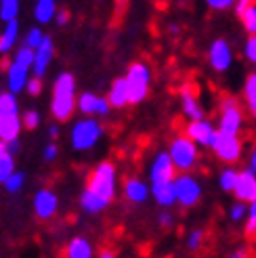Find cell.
Here are the masks:
<instances>
[{
	"mask_svg": "<svg viewBox=\"0 0 256 258\" xmlns=\"http://www.w3.org/2000/svg\"><path fill=\"white\" fill-rule=\"evenodd\" d=\"M158 225L162 229H172L174 227V216L168 212V208H164V212L158 216Z\"/></svg>",
	"mask_w": 256,
	"mask_h": 258,
	"instance_id": "60d3db41",
	"label": "cell"
},
{
	"mask_svg": "<svg viewBox=\"0 0 256 258\" xmlns=\"http://www.w3.org/2000/svg\"><path fill=\"white\" fill-rule=\"evenodd\" d=\"M80 206H82V210L88 212V214H99V212H103L107 206L101 202L99 198H95L93 193H88L86 189L82 191V196H80Z\"/></svg>",
	"mask_w": 256,
	"mask_h": 258,
	"instance_id": "484cf974",
	"label": "cell"
},
{
	"mask_svg": "<svg viewBox=\"0 0 256 258\" xmlns=\"http://www.w3.org/2000/svg\"><path fill=\"white\" fill-rule=\"evenodd\" d=\"M42 38H44V34L38 30V28H32L30 32H28V36H25V46H30V48H36L38 44L42 42Z\"/></svg>",
	"mask_w": 256,
	"mask_h": 258,
	"instance_id": "74e56055",
	"label": "cell"
},
{
	"mask_svg": "<svg viewBox=\"0 0 256 258\" xmlns=\"http://www.w3.org/2000/svg\"><path fill=\"white\" fill-rule=\"evenodd\" d=\"M48 135L53 137V139H55V137H59V128H57L55 124H53V126H48Z\"/></svg>",
	"mask_w": 256,
	"mask_h": 258,
	"instance_id": "c3c4849f",
	"label": "cell"
},
{
	"mask_svg": "<svg viewBox=\"0 0 256 258\" xmlns=\"http://www.w3.org/2000/svg\"><path fill=\"white\" fill-rule=\"evenodd\" d=\"M244 105L248 113L256 120V72L248 74L244 80Z\"/></svg>",
	"mask_w": 256,
	"mask_h": 258,
	"instance_id": "cb8c5ba5",
	"label": "cell"
},
{
	"mask_svg": "<svg viewBox=\"0 0 256 258\" xmlns=\"http://www.w3.org/2000/svg\"><path fill=\"white\" fill-rule=\"evenodd\" d=\"M246 113L241 109L235 97H223L219 105V118H216V131L227 135H239L244 131Z\"/></svg>",
	"mask_w": 256,
	"mask_h": 258,
	"instance_id": "5b68a950",
	"label": "cell"
},
{
	"mask_svg": "<svg viewBox=\"0 0 256 258\" xmlns=\"http://www.w3.org/2000/svg\"><path fill=\"white\" fill-rule=\"evenodd\" d=\"M210 149L214 153V158L225 166H235L241 160V156H244V143H241L239 135L216 133Z\"/></svg>",
	"mask_w": 256,
	"mask_h": 258,
	"instance_id": "ba28073f",
	"label": "cell"
},
{
	"mask_svg": "<svg viewBox=\"0 0 256 258\" xmlns=\"http://www.w3.org/2000/svg\"><path fill=\"white\" fill-rule=\"evenodd\" d=\"M107 101H109L111 109H124L128 105V86H126L124 76L113 80L109 93H107Z\"/></svg>",
	"mask_w": 256,
	"mask_h": 258,
	"instance_id": "ffe728a7",
	"label": "cell"
},
{
	"mask_svg": "<svg viewBox=\"0 0 256 258\" xmlns=\"http://www.w3.org/2000/svg\"><path fill=\"white\" fill-rule=\"evenodd\" d=\"M19 15V0H0V19L11 21Z\"/></svg>",
	"mask_w": 256,
	"mask_h": 258,
	"instance_id": "f546056e",
	"label": "cell"
},
{
	"mask_svg": "<svg viewBox=\"0 0 256 258\" xmlns=\"http://www.w3.org/2000/svg\"><path fill=\"white\" fill-rule=\"evenodd\" d=\"M17 38H19V23H17V19H11V21H7L5 32L0 34V53H9V50L15 46Z\"/></svg>",
	"mask_w": 256,
	"mask_h": 258,
	"instance_id": "d4e9b609",
	"label": "cell"
},
{
	"mask_svg": "<svg viewBox=\"0 0 256 258\" xmlns=\"http://www.w3.org/2000/svg\"><path fill=\"white\" fill-rule=\"evenodd\" d=\"M13 61H17V63H21V66H25V68H30L32 70V63H34V48H30V46H21L17 53H15V59Z\"/></svg>",
	"mask_w": 256,
	"mask_h": 258,
	"instance_id": "d590c367",
	"label": "cell"
},
{
	"mask_svg": "<svg viewBox=\"0 0 256 258\" xmlns=\"http://www.w3.org/2000/svg\"><path fill=\"white\" fill-rule=\"evenodd\" d=\"M204 3L212 11H229V9H233L235 0H204Z\"/></svg>",
	"mask_w": 256,
	"mask_h": 258,
	"instance_id": "ab89813d",
	"label": "cell"
},
{
	"mask_svg": "<svg viewBox=\"0 0 256 258\" xmlns=\"http://www.w3.org/2000/svg\"><path fill=\"white\" fill-rule=\"evenodd\" d=\"M57 208H59V200L50 189H40L34 196V212L38 218H42V221L53 218Z\"/></svg>",
	"mask_w": 256,
	"mask_h": 258,
	"instance_id": "2e32d148",
	"label": "cell"
},
{
	"mask_svg": "<svg viewBox=\"0 0 256 258\" xmlns=\"http://www.w3.org/2000/svg\"><path fill=\"white\" fill-rule=\"evenodd\" d=\"M248 168H250L252 172H256V145L252 147L250 156H248Z\"/></svg>",
	"mask_w": 256,
	"mask_h": 258,
	"instance_id": "bcb514c9",
	"label": "cell"
},
{
	"mask_svg": "<svg viewBox=\"0 0 256 258\" xmlns=\"http://www.w3.org/2000/svg\"><path fill=\"white\" fill-rule=\"evenodd\" d=\"M172 185H174V196H176L178 206L194 208V206L200 204L204 196V187L200 183V178L194 176V172H176Z\"/></svg>",
	"mask_w": 256,
	"mask_h": 258,
	"instance_id": "52a82bcc",
	"label": "cell"
},
{
	"mask_svg": "<svg viewBox=\"0 0 256 258\" xmlns=\"http://www.w3.org/2000/svg\"><path fill=\"white\" fill-rule=\"evenodd\" d=\"M15 170V162H13V156L7 151L5 141H0V183H5V178Z\"/></svg>",
	"mask_w": 256,
	"mask_h": 258,
	"instance_id": "4316f807",
	"label": "cell"
},
{
	"mask_svg": "<svg viewBox=\"0 0 256 258\" xmlns=\"http://www.w3.org/2000/svg\"><path fill=\"white\" fill-rule=\"evenodd\" d=\"M76 109L84 115H109L111 105L107 97H99L95 93H82L76 97Z\"/></svg>",
	"mask_w": 256,
	"mask_h": 258,
	"instance_id": "4fadbf2b",
	"label": "cell"
},
{
	"mask_svg": "<svg viewBox=\"0 0 256 258\" xmlns=\"http://www.w3.org/2000/svg\"><path fill=\"white\" fill-rule=\"evenodd\" d=\"M244 57L256 66V34H248L246 42H244Z\"/></svg>",
	"mask_w": 256,
	"mask_h": 258,
	"instance_id": "8d00e7d4",
	"label": "cell"
},
{
	"mask_svg": "<svg viewBox=\"0 0 256 258\" xmlns=\"http://www.w3.org/2000/svg\"><path fill=\"white\" fill-rule=\"evenodd\" d=\"M95 252H93V243L84 239V237H74L68 248H66V256L68 258H91Z\"/></svg>",
	"mask_w": 256,
	"mask_h": 258,
	"instance_id": "7402d4cb",
	"label": "cell"
},
{
	"mask_svg": "<svg viewBox=\"0 0 256 258\" xmlns=\"http://www.w3.org/2000/svg\"><path fill=\"white\" fill-rule=\"evenodd\" d=\"M57 153H59L57 145H53V143L46 145V147H44V160H46V162H53V160L57 158Z\"/></svg>",
	"mask_w": 256,
	"mask_h": 258,
	"instance_id": "ee69618b",
	"label": "cell"
},
{
	"mask_svg": "<svg viewBox=\"0 0 256 258\" xmlns=\"http://www.w3.org/2000/svg\"><path fill=\"white\" fill-rule=\"evenodd\" d=\"M0 113H19L15 93H11L9 90V93L0 95Z\"/></svg>",
	"mask_w": 256,
	"mask_h": 258,
	"instance_id": "d6a6232c",
	"label": "cell"
},
{
	"mask_svg": "<svg viewBox=\"0 0 256 258\" xmlns=\"http://www.w3.org/2000/svg\"><path fill=\"white\" fill-rule=\"evenodd\" d=\"M239 21H241V25H244V30L248 34H256V3H252L244 13H241Z\"/></svg>",
	"mask_w": 256,
	"mask_h": 258,
	"instance_id": "4dcf8cb0",
	"label": "cell"
},
{
	"mask_svg": "<svg viewBox=\"0 0 256 258\" xmlns=\"http://www.w3.org/2000/svg\"><path fill=\"white\" fill-rule=\"evenodd\" d=\"M246 206H248V204L235 200L231 206H229V218H231L233 223H241V221L246 218Z\"/></svg>",
	"mask_w": 256,
	"mask_h": 258,
	"instance_id": "e575fe53",
	"label": "cell"
},
{
	"mask_svg": "<svg viewBox=\"0 0 256 258\" xmlns=\"http://www.w3.org/2000/svg\"><path fill=\"white\" fill-rule=\"evenodd\" d=\"M244 233H246V237H256V200L248 202V206H246Z\"/></svg>",
	"mask_w": 256,
	"mask_h": 258,
	"instance_id": "f1b7e54d",
	"label": "cell"
},
{
	"mask_svg": "<svg viewBox=\"0 0 256 258\" xmlns=\"http://www.w3.org/2000/svg\"><path fill=\"white\" fill-rule=\"evenodd\" d=\"M23 183H25V174L23 172H17V170H13L7 178H5V189L9 193H19L23 189Z\"/></svg>",
	"mask_w": 256,
	"mask_h": 258,
	"instance_id": "1f68e13d",
	"label": "cell"
},
{
	"mask_svg": "<svg viewBox=\"0 0 256 258\" xmlns=\"http://www.w3.org/2000/svg\"><path fill=\"white\" fill-rule=\"evenodd\" d=\"M88 193H93L95 198H99L105 206H109L116 200L118 193V168L111 162H101L97 164V168L88 174L86 187Z\"/></svg>",
	"mask_w": 256,
	"mask_h": 258,
	"instance_id": "6da1fadb",
	"label": "cell"
},
{
	"mask_svg": "<svg viewBox=\"0 0 256 258\" xmlns=\"http://www.w3.org/2000/svg\"><path fill=\"white\" fill-rule=\"evenodd\" d=\"M101 137H103V126H101V122L95 118H84L74 124L72 135H70V143L76 151H88L99 143Z\"/></svg>",
	"mask_w": 256,
	"mask_h": 258,
	"instance_id": "8992f818",
	"label": "cell"
},
{
	"mask_svg": "<svg viewBox=\"0 0 256 258\" xmlns=\"http://www.w3.org/2000/svg\"><path fill=\"white\" fill-rule=\"evenodd\" d=\"M235 178H237V168L233 166H225L219 174V187L225 191V193H231L233 191V185H235Z\"/></svg>",
	"mask_w": 256,
	"mask_h": 258,
	"instance_id": "83f0119b",
	"label": "cell"
},
{
	"mask_svg": "<svg viewBox=\"0 0 256 258\" xmlns=\"http://www.w3.org/2000/svg\"><path fill=\"white\" fill-rule=\"evenodd\" d=\"M168 156L174 164L176 172H194V168L200 162V147L191 141L185 133L183 135H176L170 145H168Z\"/></svg>",
	"mask_w": 256,
	"mask_h": 258,
	"instance_id": "277c9868",
	"label": "cell"
},
{
	"mask_svg": "<svg viewBox=\"0 0 256 258\" xmlns=\"http://www.w3.org/2000/svg\"><path fill=\"white\" fill-rule=\"evenodd\" d=\"M76 109V78L70 72H63L57 76L53 84V101H50V111L53 118L59 122H66L74 115Z\"/></svg>",
	"mask_w": 256,
	"mask_h": 258,
	"instance_id": "7a4b0ae2",
	"label": "cell"
},
{
	"mask_svg": "<svg viewBox=\"0 0 256 258\" xmlns=\"http://www.w3.org/2000/svg\"><path fill=\"white\" fill-rule=\"evenodd\" d=\"M231 193L235 196V200L244 202V204L256 200V172H252L250 168L237 170V178H235Z\"/></svg>",
	"mask_w": 256,
	"mask_h": 258,
	"instance_id": "5bb4252c",
	"label": "cell"
},
{
	"mask_svg": "<svg viewBox=\"0 0 256 258\" xmlns=\"http://www.w3.org/2000/svg\"><path fill=\"white\" fill-rule=\"evenodd\" d=\"M149 189H151V198L156 200L158 206H162V208H172V206L176 204L172 180H168V183H160V185H149Z\"/></svg>",
	"mask_w": 256,
	"mask_h": 258,
	"instance_id": "d6986e66",
	"label": "cell"
},
{
	"mask_svg": "<svg viewBox=\"0 0 256 258\" xmlns=\"http://www.w3.org/2000/svg\"><path fill=\"white\" fill-rule=\"evenodd\" d=\"M216 133H219V131H216V124L210 122L208 118L187 120V126H185V135L194 141L200 149H210Z\"/></svg>",
	"mask_w": 256,
	"mask_h": 258,
	"instance_id": "30bf717a",
	"label": "cell"
},
{
	"mask_svg": "<svg viewBox=\"0 0 256 258\" xmlns=\"http://www.w3.org/2000/svg\"><path fill=\"white\" fill-rule=\"evenodd\" d=\"M38 124H40V115H38V111H25L21 126H25L28 131H34V128H38Z\"/></svg>",
	"mask_w": 256,
	"mask_h": 258,
	"instance_id": "f35d334b",
	"label": "cell"
},
{
	"mask_svg": "<svg viewBox=\"0 0 256 258\" xmlns=\"http://www.w3.org/2000/svg\"><path fill=\"white\" fill-rule=\"evenodd\" d=\"M204 239H206V233H204V229H194V231H191V233L187 235V248H189L191 252L202 250Z\"/></svg>",
	"mask_w": 256,
	"mask_h": 258,
	"instance_id": "836d02e7",
	"label": "cell"
},
{
	"mask_svg": "<svg viewBox=\"0 0 256 258\" xmlns=\"http://www.w3.org/2000/svg\"><path fill=\"white\" fill-rule=\"evenodd\" d=\"M178 101H181V111L187 120L206 118V109L202 107L200 97L196 93V86L191 82H185L181 88H178Z\"/></svg>",
	"mask_w": 256,
	"mask_h": 258,
	"instance_id": "7c38bea8",
	"label": "cell"
},
{
	"mask_svg": "<svg viewBox=\"0 0 256 258\" xmlns=\"http://www.w3.org/2000/svg\"><path fill=\"white\" fill-rule=\"evenodd\" d=\"M53 55H55V44H53V38L50 36H44L42 42L34 48V63H32V72L38 78H42L46 74L50 61H53Z\"/></svg>",
	"mask_w": 256,
	"mask_h": 258,
	"instance_id": "9a60e30c",
	"label": "cell"
},
{
	"mask_svg": "<svg viewBox=\"0 0 256 258\" xmlns=\"http://www.w3.org/2000/svg\"><path fill=\"white\" fill-rule=\"evenodd\" d=\"M55 13H57V3L55 0H36V7H34V17L38 23H50L55 19Z\"/></svg>",
	"mask_w": 256,
	"mask_h": 258,
	"instance_id": "603a6c76",
	"label": "cell"
},
{
	"mask_svg": "<svg viewBox=\"0 0 256 258\" xmlns=\"http://www.w3.org/2000/svg\"><path fill=\"white\" fill-rule=\"evenodd\" d=\"M55 19H57V25H66L70 21V11H57Z\"/></svg>",
	"mask_w": 256,
	"mask_h": 258,
	"instance_id": "f6af8a7d",
	"label": "cell"
},
{
	"mask_svg": "<svg viewBox=\"0 0 256 258\" xmlns=\"http://www.w3.org/2000/svg\"><path fill=\"white\" fill-rule=\"evenodd\" d=\"M124 80L128 86V105H141L151 90V68L145 61H135L128 68Z\"/></svg>",
	"mask_w": 256,
	"mask_h": 258,
	"instance_id": "3957f363",
	"label": "cell"
},
{
	"mask_svg": "<svg viewBox=\"0 0 256 258\" xmlns=\"http://www.w3.org/2000/svg\"><path fill=\"white\" fill-rule=\"evenodd\" d=\"M124 198L131 204H137V206L145 204L151 198L149 183H145V180L139 178V176H128L124 180Z\"/></svg>",
	"mask_w": 256,
	"mask_h": 258,
	"instance_id": "e0dca14e",
	"label": "cell"
},
{
	"mask_svg": "<svg viewBox=\"0 0 256 258\" xmlns=\"http://www.w3.org/2000/svg\"><path fill=\"white\" fill-rule=\"evenodd\" d=\"M21 131L19 113H0V141L17 139Z\"/></svg>",
	"mask_w": 256,
	"mask_h": 258,
	"instance_id": "44dd1931",
	"label": "cell"
},
{
	"mask_svg": "<svg viewBox=\"0 0 256 258\" xmlns=\"http://www.w3.org/2000/svg\"><path fill=\"white\" fill-rule=\"evenodd\" d=\"M252 3H256V0H235V3H233V11H235V15L239 17L241 13H244Z\"/></svg>",
	"mask_w": 256,
	"mask_h": 258,
	"instance_id": "7bdbcfd3",
	"label": "cell"
},
{
	"mask_svg": "<svg viewBox=\"0 0 256 258\" xmlns=\"http://www.w3.org/2000/svg\"><path fill=\"white\" fill-rule=\"evenodd\" d=\"M7 78H9V90L17 95L19 90L25 88V84L30 80V68L21 66L17 61H11L7 68Z\"/></svg>",
	"mask_w": 256,
	"mask_h": 258,
	"instance_id": "ac0fdd59",
	"label": "cell"
},
{
	"mask_svg": "<svg viewBox=\"0 0 256 258\" xmlns=\"http://www.w3.org/2000/svg\"><path fill=\"white\" fill-rule=\"evenodd\" d=\"M174 176H176V168L168 151H158L149 164V185L168 183V180H174Z\"/></svg>",
	"mask_w": 256,
	"mask_h": 258,
	"instance_id": "8fae6325",
	"label": "cell"
},
{
	"mask_svg": "<svg viewBox=\"0 0 256 258\" xmlns=\"http://www.w3.org/2000/svg\"><path fill=\"white\" fill-rule=\"evenodd\" d=\"M235 61V55H233V46L229 44V40L225 38H216V40L210 42L208 46V63L210 68L216 72V74H225L231 70Z\"/></svg>",
	"mask_w": 256,
	"mask_h": 258,
	"instance_id": "9c48e42d",
	"label": "cell"
},
{
	"mask_svg": "<svg viewBox=\"0 0 256 258\" xmlns=\"http://www.w3.org/2000/svg\"><path fill=\"white\" fill-rule=\"evenodd\" d=\"M25 88H28V93H30L32 97H38V95L42 93V82H40V78H38V76H34L32 80H28Z\"/></svg>",
	"mask_w": 256,
	"mask_h": 258,
	"instance_id": "b9f144b4",
	"label": "cell"
},
{
	"mask_svg": "<svg viewBox=\"0 0 256 258\" xmlns=\"http://www.w3.org/2000/svg\"><path fill=\"white\" fill-rule=\"evenodd\" d=\"M231 256H233V258H244V256H248V252H246V248H239V250H235Z\"/></svg>",
	"mask_w": 256,
	"mask_h": 258,
	"instance_id": "7dc6e473",
	"label": "cell"
}]
</instances>
